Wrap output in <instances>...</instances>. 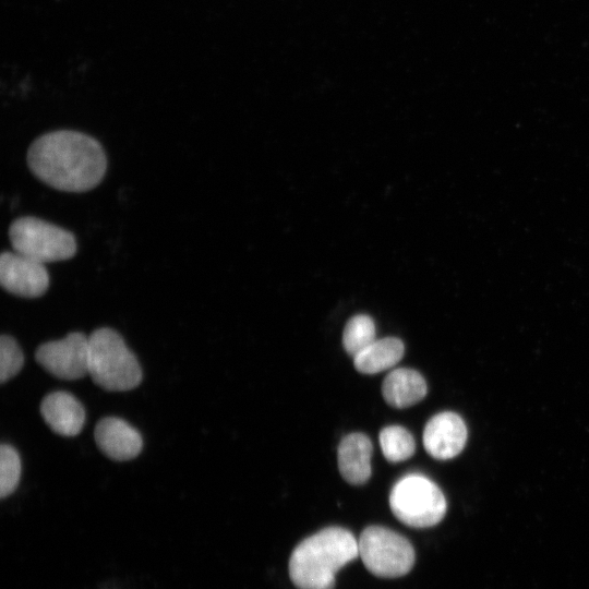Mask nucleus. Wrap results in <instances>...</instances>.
<instances>
[{"mask_svg":"<svg viewBox=\"0 0 589 589\" xmlns=\"http://www.w3.org/2000/svg\"><path fill=\"white\" fill-rule=\"evenodd\" d=\"M32 172L48 185L84 192L104 178L107 159L100 143L82 132L58 130L36 139L28 148Z\"/></svg>","mask_w":589,"mask_h":589,"instance_id":"obj_1","label":"nucleus"},{"mask_svg":"<svg viewBox=\"0 0 589 589\" xmlns=\"http://www.w3.org/2000/svg\"><path fill=\"white\" fill-rule=\"evenodd\" d=\"M359 556L358 541L341 527H328L301 541L289 560L298 589H333L336 573Z\"/></svg>","mask_w":589,"mask_h":589,"instance_id":"obj_2","label":"nucleus"},{"mask_svg":"<svg viewBox=\"0 0 589 589\" xmlns=\"http://www.w3.org/2000/svg\"><path fill=\"white\" fill-rule=\"evenodd\" d=\"M88 375L108 392H127L142 381L136 357L112 328L101 327L88 336Z\"/></svg>","mask_w":589,"mask_h":589,"instance_id":"obj_3","label":"nucleus"},{"mask_svg":"<svg viewBox=\"0 0 589 589\" xmlns=\"http://www.w3.org/2000/svg\"><path fill=\"white\" fill-rule=\"evenodd\" d=\"M389 506L401 522L413 528L438 524L447 507L441 489L418 473L408 474L395 483L389 494Z\"/></svg>","mask_w":589,"mask_h":589,"instance_id":"obj_4","label":"nucleus"},{"mask_svg":"<svg viewBox=\"0 0 589 589\" xmlns=\"http://www.w3.org/2000/svg\"><path fill=\"white\" fill-rule=\"evenodd\" d=\"M9 238L15 252L44 264L71 259L76 252L73 233L37 217L15 219Z\"/></svg>","mask_w":589,"mask_h":589,"instance_id":"obj_5","label":"nucleus"},{"mask_svg":"<svg viewBox=\"0 0 589 589\" xmlns=\"http://www.w3.org/2000/svg\"><path fill=\"white\" fill-rule=\"evenodd\" d=\"M358 550L366 569L377 577L404 576L414 564V550L411 543L385 527H366L359 537Z\"/></svg>","mask_w":589,"mask_h":589,"instance_id":"obj_6","label":"nucleus"},{"mask_svg":"<svg viewBox=\"0 0 589 589\" xmlns=\"http://www.w3.org/2000/svg\"><path fill=\"white\" fill-rule=\"evenodd\" d=\"M88 337L81 332H73L62 339L41 344L35 358L51 375L62 380H79L88 374Z\"/></svg>","mask_w":589,"mask_h":589,"instance_id":"obj_7","label":"nucleus"},{"mask_svg":"<svg viewBox=\"0 0 589 589\" xmlns=\"http://www.w3.org/2000/svg\"><path fill=\"white\" fill-rule=\"evenodd\" d=\"M0 284L15 296L37 298L49 287L45 264L17 252H3L0 256Z\"/></svg>","mask_w":589,"mask_h":589,"instance_id":"obj_8","label":"nucleus"},{"mask_svg":"<svg viewBox=\"0 0 589 589\" xmlns=\"http://www.w3.org/2000/svg\"><path fill=\"white\" fill-rule=\"evenodd\" d=\"M466 441V424L457 413L452 411L433 416L423 431L425 450L438 460L456 457L464 449Z\"/></svg>","mask_w":589,"mask_h":589,"instance_id":"obj_9","label":"nucleus"},{"mask_svg":"<svg viewBox=\"0 0 589 589\" xmlns=\"http://www.w3.org/2000/svg\"><path fill=\"white\" fill-rule=\"evenodd\" d=\"M94 437L99 449L107 457L117 461L135 458L143 447L140 432L117 417L99 420L95 426Z\"/></svg>","mask_w":589,"mask_h":589,"instance_id":"obj_10","label":"nucleus"},{"mask_svg":"<svg viewBox=\"0 0 589 589\" xmlns=\"http://www.w3.org/2000/svg\"><path fill=\"white\" fill-rule=\"evenodd\" d=\"M44 421L61 436L77 435L85 423V409L80 400L67 392H53L44 397L40 404Z\"/></svg>","mask_w":589,"mask_h":589,"instance_id":"obj_11","label":"nucleus"},{"mask_svg":"<svg viewBox=\"0 0 589 589\" xmlns=\"http://www.w3.org/2000/svg\"><path fill=\"white\" fill-rule=\"evenodd\" d=\"M372 442L363 433L346 435L337 449L338 469L350 484L365 483L371 476Z\"/></svg>","mask_w":589,"mask_h":589,"instance_id":"obj_12","label":"nucleus"},{"mask_svg":"<svg viewBox=\"0 0 589 589\" xmlns=\"http://www.w3.org/2000/svg\"><path fill=\"white\" fill-rule=\"evenodd\" d=\"M426 382L416 370H393L383 381L382 395L394 408L404 409L421 401L426 395Z\"/></svg>","mask_w":589,"mask_h":589,"instance_id":"obj_13","label":"nucleus"},{"mask_svg":"<svg viewBox=\"0 0 589 589\" xmlns=\"http://www.w3.org/2000/svg\"><path fill=\"white\" fill-rule=\"evenodd\" d=\"M404 344L399 338L375 339L353 357V365L363 374H375L396 365L404 356Z\"/></svg>","mask_w":589,"mask_h":589,"instance_id":"obj_14","label":"nucleus"},{"mask_svg":"<svg viewBox=\"0 0 589 589\" xmlns=\"http://www.w3.org/2000/svg\"><path fill=\"white\" fill-rule=\"evenodd\" d=\"M380 446L389 462H400L410 458L416 450V442L410 432L400 425H388L381 430Z\"/></svg>","mask_w":589,"mask_h":589,"instance_id":"obj_15","label":"nucleus"},{"mask_svg":"<svg viewBox=\"0 0 589 589\" xmlns=\"http://www.w3.org/2000/svg\"><path fill=\"white\" fill-rule=\"evenodd\" d=\"M375 324L365 314L352 316L342 333V346L352 357L357 356L375 340Z\"/></svg>","mask_w":589,"mask_h":589,"instance_id":"obj_16","label":"nucleus"},{"mask_svg":"<svg viewBox=\"0 0 589 589\" xmlns=\"http://www.w3.org/2000/svg\"><path fill=\"white\" fill-rule=\"evenodd\" d=\"M21 458L17 450L9 444L0 446V497L13 493L21 477Z\"/></svg>","mask_w":589,"mask_h":589,"instance_id":"obj_17","label":"nucleus"},{"mask_svg":"<svg viewBox=\"0 0 589 589\" xmlns=\"http://www.w3.org/2000/svg\"><path fill=\"white\" fill-rule=\"evenodd\" d=\"M24 364L23 352L9 335L0 337V382L4 383L16 375Z\"/></svg>","mask_w":589,"mask_h":589,"instance_id":"obj_18","label":"nucleus"}]
</instances>
